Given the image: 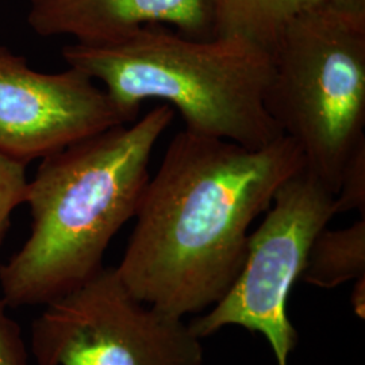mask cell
Masks as SVG:
<instances>
[{"label":"cell","mask_w":365,"mask_h":365,"mask_svg":"<svg viewBox=\"0 0 365 365\" xmlns=\"http://www.w3.org/2000/svg\"><path fill=\"white\" fill-rule=\"evenodd\" d=\"M304 168L286 135L262 148L179 131L146 184L123 259V284L145 304L185 317L212 307L238 274L250 226Z\"/></svg>","instance_id":"obj_1"},{"label":"cell","mask_w":365,"mask_h":365,"mask_svg":"<svg viewBox=\"0 0 365 365\" xmlns=\"http://www.w3.org/2000/svg\"><path fill=\"white\" fill-rule=\"evenodd\" d=\"M173 118V108L161 103L130 125L42 158L27 182L30 235L0 265L9 307L46 304L103 268L108 244L137 214L152 152Z\"/></svg>","instance_id":"obj_2"},{"label":"cell","mask_w":365,"mask_h":365,"mask_svg":"<svg viewBox=\"0 0 365 365\" xmlns=\"http://www.w3.org/2000/svg\"><path fill=\"white\" fill-rule=\"evenodd\" d=\"M71 68L103 83L125 111L138 117L155 99L182 115L185 130L247 148L272 144L283 133L264 98L272 54L241 37L196 39L164 25L120 38L63 48Z\"/></svg>","instance_id":"obj_3"},{"label":"cell","mask_w":365,"mask_h":365,"mask_svg":"<svg viewBox=\"0 0 365 365\" xmlns=\"http://www.w3.org/2000/svg\"><path fill=\"white\" fill-rule=\"evenodd\" d=\"M271 54L265 108L299 146L304 170L337 195L365 140V25L321 4L295 16Z\"/></svg>","instance_id":"obj_4"},{"label":"cell","mask_w":365,"mask_h":365,"mask_svg":"<svg viewBox=\"0 0 365 365\" xmlns=\"http://www.w3.org/2000/svg\"><path fill=\"white\" fill-rule=\"evenodd\" d=\"M37 365H203V346L184 317L137 299L115 268L45 304L31 324Z\"/></svg>","instance_id":"obj_5"},{"label":"cell","mask_w":365,"mask_h":365,"mask_svg":"<svg viewBox=\"0 0 365 365\" xmlns=\"http://www.w3.org/2000/svg\"><path fill=\"white\" fill-rule=\"evenodd\" d=\"M334 199L304 168L277 190L264 221L250 233L233 283L209 313L190 322L199 339L223 327H244L267 339L276 364L288 365L298 344L288 318V298L306 267L314 238L336 215Z\"/></svg>","instance_id":"obj_6"},{"label":"cell","mask_w":365,"mask_h":365,"mask_svg":"<svg viewBox=\"0 0 365 365\" xmlns=\"http://www.w3.org/2000/svg\"><path fill=\"white\" fill-rule=\"evenodd\" d=\"M88 75L68 66L42 73L0 46V155L26 164L137 117Z\"/></svg>","instance_id":"obj_7"},{"label":"cell","mask_w":365,"mask_h":365,"mask_svg":"<svg viewBox=\"0 0 365 365\" xmlns=\"http://www.w3.org/2000/svg\"><path fill=\"white\" fill-rule=\"evenodd\" d=\"M27 22L41 37L71 36L78 43L120 38L164 25L196 39L215 37L212 0H27Z\"/></svg>","instance_id":"obj_8"},{"label":"cell","mask_w":365,"mask_h":365,"mask_svg":"<svg viewBox=\"0 0 365 365\" xmlns=\"http://www.w3.org/2000/svg\"><path fill=\"white\" fill-rule=\"evenodd\" d=\"M215 37H241L272 49L288 24L322 0H212Z\"/></svg>","instance_id":"obj_9"},{"label":"cell","mask_w":365,"mask_h":365,"mask_svg":"<svg viewBox=\"0 0 365 365\" xmlns=\"http://www.w3.org/2000/svg\"><path fill=\"white\" fill-rule=\"evenodd\" d=\"M361 277H365V217L345 229L324 227L314 238L300 279L330 289Z\"/></svg>","instance_id":"obj_10"},{"label":"cell","mask_w":365,"mask_h":365,"mask_svg":"<svg viewBox=\"0 0 365 365\" xmlns=\"http://www.w3.org/2000/svg\"><path fill=\"white\" fill-rule=\"evenodd\" d=\"M334 207L336 215L353 210L365 215V140L353 149L342 168Z\"/></svg>","instance_id":"obj_11"},{"label":"cell","mask_w":365,"mask_h":365,"mask_svg":"<svg viewBox=\"0 0 365 365\" xmlns=\"http://www.w3.org/2000/svg\"><path fill=\"white\" fill-rule=\"evenodd\" d=\"M27 182L26 164L0 155V249L14 211L25 203Z\"/></svg>","instance_id":"obj_12"},{"label":"cell","mask_w":365,"mask_h":365,"mask_svg":"<svg viewBox=\"0 0 365 365\" xmlns=\"http://www.w3.org/2000/svg\"><path fill=\"white\" fill-rule=\"evenodd\" d=\"M7 309L0 298V365H29L25 339Z\"/></svg>","instance_id":"obj_13"},{"label":"cell","mask_w":365,"mask_h":365,"mask_svg":"<svg viewBox=\"0 0 365 365\" xmlns=\"http://www.w3.org/2000/svg\"><path fill=\"white\" fill-rule=\"evenodd\" d=\"M322 4L356 24L365 25V0H322Z\"/></svg>","instance_id":"obj_14"},{"label":"cell","mask_w":365,"mask_h":365,"mask_svg":"<svg viewBox=\"0 0 365 365\" xmlns=\"http://www.w3.org/2000/svg\"><path fill=\"white\" fill-rule=\"evenodd\" d=\"M353 310L361 319H364L365 315V277L357 279L353 288L352 297Z\"/></svg>","instance_id":"obj_15"}]
</instances>
